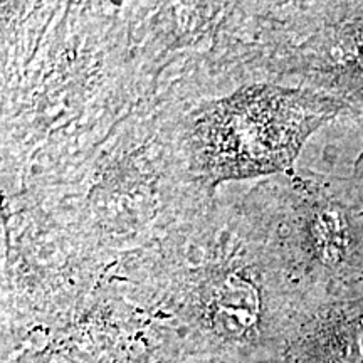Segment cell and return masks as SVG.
Masks as SVG:
<instances>
[{
    "label": "cell",
    "mask_w": 363,
    "mask_h": 363,
    "mask_svg": "<svg viewBox=\"0 0 363 363\" xmlns=\"http://www.w3.org/2000/svg\"><path fill=\"white\" fill-rule=\"evenodd\" d=\"M333 103L276 86H252L211 103L190 126L195 170L212 182L284 170Z\"/></svg>",
    "instance_id": "cell-1"
},
{
    "label": "cell",
    "mask_w": 363,
    "mask_h": 363,
    "mask_svg": "<svg viewBox=\"0 0 363 363\" xmlns=\"http://www.w3.org/2000/svg\"><path fill=\"white\" fill-rule=\"evenodd\" d=\"M345 222L340 212L321 208L313 220V234L325 259L333 261L342 256L345 247Z\"/></svg>",
    "instance_id": "cell-2"
}]
</instances>
